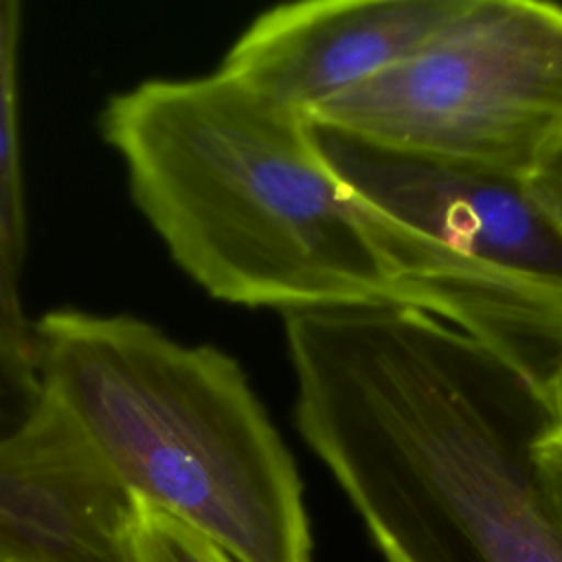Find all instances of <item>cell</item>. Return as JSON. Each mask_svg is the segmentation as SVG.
Segmentation results:
<instances>
[{
  "label": "cell",
  "mask_w": 562,
  "mask_h": 562,
  "mask_svg": "<svg viewBox=\"0 0 562 562\" xmlns=\"http://www.w3.org/2000/svg\"><path fill=\"white\" fill-rule=\"evenodd\" d=\"M285 340L299 432L386 562H562V417L503 356L395 303L290 312Z\"/></svg>",
  "instance_id": "obj_1"
},
{
  "label": "cell",
  "mask_w": 562,
  "mask_h": 562,
  "mask_svg": "<svg viewBox=\"0 0 562 562\" xmlns=\"http://www.w3.org/2000/svg\"><path fill=\"white\" fill-rule=\"evenodd\" d=\"M310 119L384 147L527 178L562 136V7L465 0L406 59Z\"/></svg>",
  "instance_id": "obj_5"
},
{
  "label": "cell",
  "mask_w": 562,
  "mask_h": 562,
  "mask_svg": "<svg viewBox=\"0 0 562 562\" xmlns=\"http://www.w3.org/2000/svg\"><path fill=\"white\" fill-rule=\"evenodd\" d=\"M525 182L536 202L562 228V136L527 173Z\"/></svg>",
  "instance_id": "obj_11"
},
{
  "label": "cell",
  "mask_w": 562,
  "mask_h": 562,
  "mask_svg": "<svg viewBox=\"0 0 562 562\" xmlns=\"http://www.w3.org/2000/svg\"><path fill=\"white\" fill-rule=\"evenodd\" d=\"M465 0H318L261 13L220 70L305 114L406 59Z\"/></svg>",
  "instance_id": "obj_7"
},
{
  "label": "cell",
  "mask_w": 562,
  "mask_h": 562,
  "mask_svg": "<svg viewBox=\"0 0 562 562\" xmlns=\"http://www.w3.org/2000/svg\"><path fill=\"white\" fill-rule=\"evenodd\" d=\"M538 461L551 498L562 516V426L540 443Z\"/></svg>",
  "instance_id": "obj_12"
},
{
  "label": "cell",
  "mask_w": 562,
  "mask_h": 562,
  "mask_svg": "<svg viewBox=\"0 0 562 562\" xmlns=\"http://www.w3.org/2000/svg\"><path fill=\"white\" fill-rule=\"evenodd\" d=\"M132 555L134 562H235L213 540L143 501L136 509Z\"/></svg>",
  "instance_id": "obj_9"
},
{
  "label": "cell",
  "mask_w": 562,
  "mask_h": 562,
  "mask_svg": "<svg viewBox=\"0 0 562 562\" xmlns=\"http://www.w3.org/2000/svg\"><path fill=\"white\" fill-rule=\"evenodd\" d=\"M312 132L391 268L397 305L481 340L558 408L562 228L525 178L384 147L316 121Z\"/></svg>",
  "instance_id": "obj_4"
},
{
  "label": "cell",
  "mask_w": 562,
  "mask_h": 562,
  "mask_svg": "<svg viewBox=\"0 0 562 562\" xmlns=\"http://www.w3.org/2000/svg\"><path fill=\"white\" fill-rule=\"evenodd\" d=\"M22 4L0 0V255L22 272L29 248V215L20 138Z\"/></svg>",
  "instance_id": "obj_8"
},
{
  "label": "cell",
  "mask_w": 562,
  "mask_h": 562,
  "mask_svg": "<svg viewBox=\"0 0 562 562\" xmlns=\"http://www.w3.org/2000/svg\"><path fill=\"white\" fill-rule=\"evenodd\" d=\"M558 413H560V417H562V400H560V404H558Z\"/></svg>",
  "instance_id": "obj_13"
},
{
  "label": "cell",
  "mask_w": 562,
  "mask_h": 562,
  "mask_svg": "<svg viewBox=\"0 0 562 562\" xmlns=\"http://www.w3.org/2000/svg\"><path fill=\"white\" fill-rule=\"evenodd\" d=\"M33 364L143 503L235 562H312L303 485L239 362L132 314L57 307Z\"/></svg>",
  "instance_id": "obj_3"
},
{
  "label": "cell",
  "mask_w": 562,
  "mask_h": 562,
  "mask_svg": "<svg viewBox=\"0 0 562 562\" xmlns=\"http://www.w3.org/2000/svg\"><path fill=\"white\" fill-rule=\"evenodd\" d=\"M37 395V373L0 347V435L26 417Z\"/></svg>",
  "instance_id": "obj_10"
},
{
  "label": "cell",
  "mask_w": 562,
  "mask_h": 562,
  "mask_svg": "<svg viewBox=\"0 0 562 562\" xmlns=\"http://www.w3.org/2000/svg\"><path fill=\"white\" fill-rule=\"evenodd\" d=\"M134 206L206 294L290 312L395 303L397 283L312 121L215 70L108 97Z\"/></svg>",
  "instance_id": "obj_2"
},
{
  "label": "cell",
  "mask_w": 562,
  "mask_h": 562,
  "mask_svg": "<svg viewBox=\"0 0 562 562\" xmlns=\"http://www.w3.org/2000/svg\"><path fill=\"white\" fill-rule=\"evenodd\" d=\"M138 498L40 386L0 435V562H134Z\"/></svg>",
  "instance_id": "obj_6"
}]
</instances>
